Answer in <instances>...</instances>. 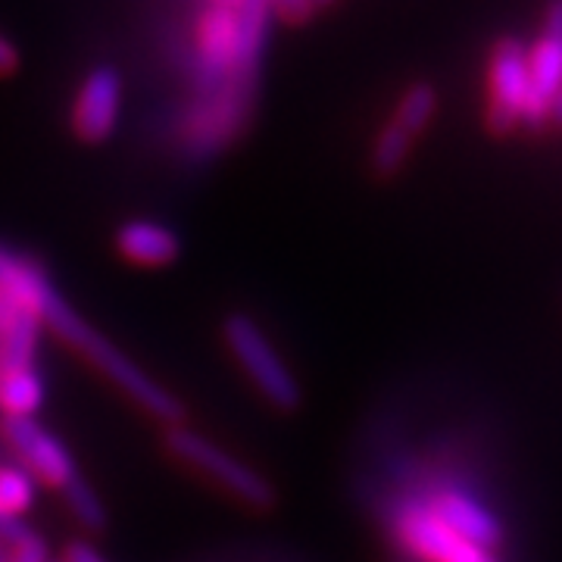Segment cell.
Listing matches in <instances>:
<instances>
[{
	"label": "cell",
	"instance_id": "21",
	"mask_svg": "<svg viewBox=\"0 0 562 562\" xmlns=\"http://www.w3.org/2000/svg\"><path fill=\"white\" fill-rule=\"evenodd\" d=\"M0 562H7V553H0Z\"/></svg>",
	"mask_w": 562,
	"mask_h": 562
},
{
	"label": "cell",
	"instance_id": "17",
	"mask_svg": "<svg viewBox=\"0 0 562 562\" xmlns=\"http://www.w3.org/2000/svg\"><path fill=\"white\" fill-rule=\"evenodd\" d=\"M288 22H306L313 16V3L316 0H269Z\"/></svg>",
	"mask_w": 562,
	"mask_h": 562
},
{
	"label": "cell",
	"instance_id": "14",
	"mask_svg": "<svg viewBox=\"0 0 562 562\" xmlns=\"http://www.w3.org/2000/svg\"><path fill=\"white\" fill-rule=\"evenodd\" d=\"M435 110H438V94H435V88H431L428 81H419V85H413V88L401 98L397 113H394V122L416 138L422 128L431 122Z\"/></svg>",
	"mask_w": 562,
	"mask_h": 562
},
{
	"label": "cell",
	"instance_id": "6",
	"mask_svg": "<svg viewBox=\"0 0 562 562\" xmlns=\"http://www.w3.org/2000/svg\"><path fill=\"white\" fill-rule=\"evenodd\" d=\"M7 441L16 450L22 469L35 479V482L50 484L57 491H66L69 484L79 479L76 462L69 457V450L63 447L57 435H50L44 425L35 419H7L3 422Z\"/></svg>",
	"mask_w": 562,
	"mask_h": 562
},
{
	"label": "cell",
	"instance_id": "8",
	"mask_svg": "<svg viewBox=\"0 0 562 562\" xmlns=\"http://www.w3.org/2000/svg\"><path fill=\"white\" fill-rule=\"evenodd\" d=\"M435 519L441 525H447L453 535H460L469 543L482 547V550H497L503 543V525L501 519L484 506L482 501H475L472 494L465 491H457V487H447V491H438L428 506H425Z\"/></svg>",
	"mask_w": 562,
	"mask_h": 562
},
{
	"label": "cell",
	"instance_id": "15",
	"mask_svg": "<svg viewBox=\"0 0 562 562\" xmlns=\"http://www.w3.org/2000/svg\"><path fill=\"white\" fill-rule=\"evenodd\" d=\"M63 501L69 506V513L79 519L88 531H101L103 522H106V516H103V506H101V497L88 487V484L76 479V482L69 484L66 491H60Z\"/></svg>",
	"mask_w": 562,
	"mask_h": 562
},
{
	"label": "cell",
	"instance_id": "19",
	"mask_svg": "<svg viewBox=\"0 0 562 562\" xmlns=\"http://www.w3.org/2000/svg\"><path fill=\"white\" fill-rule=\"evenodd\" d=\"M20 69V50L0 35V76H13Z\"/></svg>",
	"mask_w": 562,
	"mask_h": 562
},
{
	"label": "cell",
	"instance_id": "16",
	"mask_svg": "<svg viewBox=\"0 0 562 562\" xmlns=\"http://www.w3.org/2000/svg\"><path fill=\"white\" fill-rule=\"evenodd\" d=\"M7 562H50V553H47V543L41 541L35 531H25L20 541L10 543Z\"/></svg>",
	"mask_w": 562,
	"mask_h": 562
},
{
	"label": "cell",
	"instance_id": "1",
	"mask_svg": "<svg viewBox=\"0 0 562 562\" xmlns=\"http://www.w3.org/2000/svg\"><path fill=\"white\" fill-rule=\"evenodd\" d=\"M0 294L13 297L41 325L54 328L57 338H63L72 350H79L91 366H98L110 382L122 387L132 401L138 403L140 409H147L157 419H179V401L166 387L154 382L147 372H140L138 366L106 341L101 331H94L88 322L81 319L79 313L63 301L60 291L54 288V281L44 276L41 266L25 260L20 254H13V250H7V247H0Z\"/></svg>",
	"mask_w": 562,
	"mask_h": 562
},
{
	"label": "cell",
	"instance_id": "9",
	"mask_svg": "<svg viewBox=\"0 0 562 562\" xmlns=\"http://www.w3.org/2000/svg\"><path fill=\"white\" fill-rule=\"evenodd\" d=\"M562 94V38L543 35L535 50L528 54V106H525V125L541 128L543 122L553 120V106Z\"/></svg>",
	"mask_w": 562,
	"mask_h": 562
},
{
	"label": "cell",
	"instance_id": "10",
	"mask_svg": "<svg viewBox=\"0 0 562 562\" xmlns=\"http://www.w3.org/2000/svg\"><path fill=\"white\" fill-rule=\"evenodd\" d=\"M116 250H120V257L135 262V266L160 269V266H169L172 260H179L181 244L179 235L169 232L160 222L135 220L125 222L116 232Z\"/></svg>",
	"mask_w": 562,
	"mask_h": 562
},
{
	"label": "cell",
	"instance_id": "7",
	"mask_svg": "<svg viewBox=\"0 0 562 562\" xmlns=\"http://www.w3.org/2000/svg\"><path fill=\"white\" fill-rule=\"evenodd\" d=\"M122 106V79L116 69L98 66L81 81L79 101L72 106V128L81 140L101 144L113 135L120 122Z\"/></svg>",
	"mask_w": 562,
	"mask_h": 562
},
{
	"label": "cell",
	"instance_id": "2",
	"mask_svg": "<svg viewBox=\"0 0 562 562\" xmlns=\"http://www.w3.org/2000/svg\"><path fill=\"white\" fill-rule=\"evenodd\" d=\"M222 335H225V344H228L232 357L244 369V375L260 391L262 401L281 409V413H291V409L301 406V384H297L284 357L272 347L269 335L262 331L257 322L250 319V316L235 313V316L225 319Z\"/></svg>",
	"mask_w": 562,
	"mask_h": 562
},
{
	"label": "cell",
	"instance_id": "13",
	"mask_svg": "<svg viewBox=\"0 0 562 562\" xmlns=\"http://www.w3.org/2000/svg\"><path fill=\"white\" fill-rule=\"evenodd\" d=\"M413 135L401 128L397 122L391 120L384 125L382 132H379V138L372 144V172L375 176H382V179H391V176H397L406 160H409V150H413Z\"/></svg>",
	"mask_w": 562,
	"mask_h": 562
},
{
	"label": "cell",
	"instance_id": "20",
	"mask_svg": "<svg viewBox=\"0 0 562 562\" xmlns=\"http://www.w3.org/2000/svg\"><path fill=\"white\" fill-rule=\"evenodd\" d=\"M543 35H560L562 38V0H550L547 22H543Z\"/></svg>",
	"mask_w": 562,
	"mask_h": 562
},
{
	"label": "cell",
	"instance_id": "11",
	"mask_svg": "<svg viewBox=\"0 0 562 562\" xmlns=\"http://www.w3.org/2000/svg\"><path fill=\"white\" fill-rule=\"evenodd\" d=\"M38 482L22 465H0V538L7 543L20 541L29 531L22 513L32 509Z\"/></svg>",
	"mask_w": 562,
	"mask_h": 562
},
{
	"label": "cell",
	"instance_id": "18",
	"mask_svg": "<svg viewBox=\"0 0 562 562\" xmlns=\"http://www.w3.org/2000/svg\"><path fill=\"white\" fill-rule=\"evenodd\" d=\"M63 562H106V560H103L101 553H98V550H94L91 543L76 541V543H69V547H66V553H63Z\"/></svg>",
	"mask_w": 562,
	"mask_h": 562
},
{
	"label": "cell",
	"instance_id": "5",
	"mask_svg": "<svg viewBox=\"0 0 562 562\" xmlns=\"http://www.w3.org/2000/svg\"><path fill=\"white\" fill-rule=\"evenodd\" d=\"M528 106V54L519 41H501L491 60V103L487 125L494 135H506L522 125Z\"/></svg>",
	"mask_w": 562,
	"mask_h": 562
},
{
	"label": "cell",
	"instance_id": "4",
	"mask_svg": "<svg viewBox=\"0 0 562 562\" xmlns=\"http://www.w3.org/2000/svg\"><path fill=\"white\" fill-rule=\"evenodd\" d=\"M394 535L403 550L422 562H497L491 550L453 535L425 506H403L394 516Z\"/></svg>",
	"mask_w": 562,
	"mask_h": 562
},
{
	"label": "cell",
	"instance_id": "12",
	"mask_svg": "<svg viewBox=\"0 0 562 562\" xmlns=\"http://www.w3.org/2000/svg\"><path fill=\"white\" fill-rule=\"evenodd\" d=\"M0 406L7 419H35V413L44 406V382L32 366H3Z\"/></svg>",
	"mask_w": 562,
	"mask_h": 562
},
{
	"label": "cell",
	"instance_id": "3",
	"mask_svg": "<svg viewBox=\"0 0 562 562\" xmlns=\"http://www.w3.org/2000/svg\"><path fill=\"white\" fill-rule=\"evenodd\" d=\"M169 450L188 462L191 469H198L210 482L222 487L225 494H232L235 501L250 506V509H269L276 503L272 484L262 479L257 469H250L247 462L232 457L228 450H222L220 443L203 438L198 431L188 428H172L169 431Z\"/></svg>",
	"mask_w": 562,
	"mask_h": 562
}]
</instances>
